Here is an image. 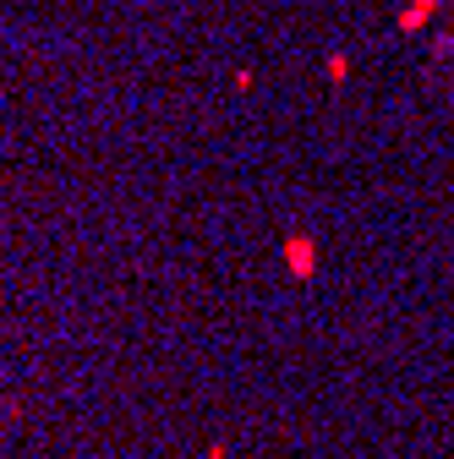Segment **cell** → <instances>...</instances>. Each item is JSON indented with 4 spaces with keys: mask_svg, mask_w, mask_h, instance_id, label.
Segmentation results:
<instances>
[{
    "mask_svg": "<svg viewBox=\"0 0 454 459\" xmlns=\"http://www.w3.org/2000/svg\"><path fill=\"white\" fill-rule=\"evenodd\" d=\"M291 263H296V273H312V247L307 241H291Z\"/></svg>",
    "mask_w": 454,
    "mask_h": 459,
    "instance_id": "1",
    "label": "cell"
}]
</instances>
